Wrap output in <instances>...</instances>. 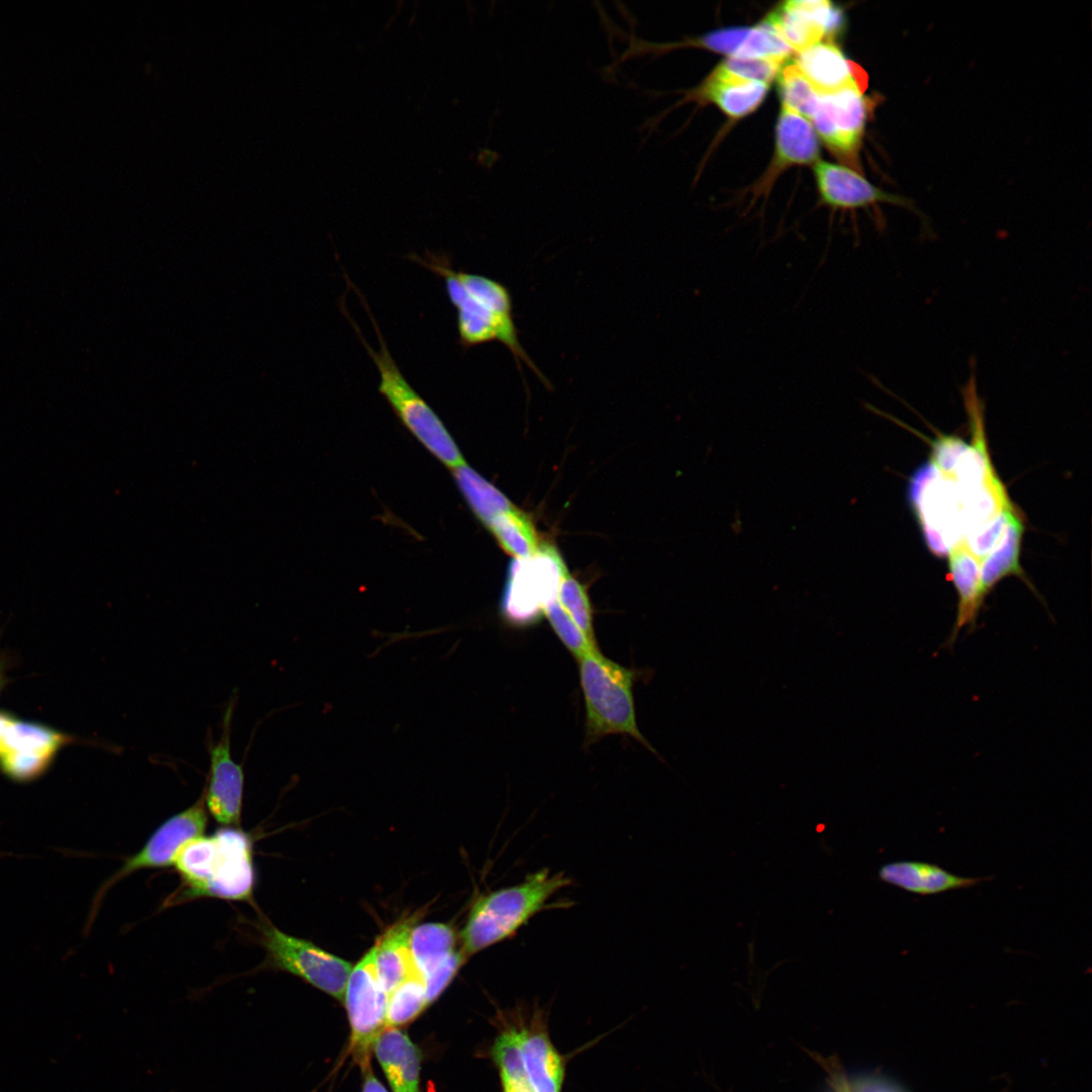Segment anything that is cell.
Listing matches in <instances>:
<instances>
[{
  "label": "cell",
  "instance_id": "cell-1",
  "mask_svg": "<svg viewBox=\"0 0 1092 1092\" xmlns=\"http://www.w3.org/2000/svg\"><path fill=\"white\" fill-rule=\"evenodd\" d=\"M408 258L443 279L448 299L456 309L459 343L463 348L497 341L512 353L523 380L521 361L543 384L550 386L520 342L512 296L503 283L484 275L455 270L444 254L412 253Z\"/></svg>",
  "mask_w": 1092,
  "mask_h": 1092
},
{
  "label": "cell",
  "instance_id": "cell-2",
  "mask_svg": "<svg viewBox=\"0 0 1092 1092\" xmlns=\"http://www.w3.org/2000/svg\"><path fill=\"white\" fill-rule=\"evenodd\" d=\"M489 1050L502 1092H562L569 1056L555 1046L549 1012L538 1003L520 1002L498 1010Z\"/></svg>",
  "mask_w": 1092,
  "mask_h": 1092
},
{
  "label": "cell",
  "instance_id": "cell-3",
  "mask_svg": "<svg viewBox=\"0 0 1092 1092\" xmlns=\"http://www.w3.org/2000/svg\"><path fill=\"white\" fill-rule=\"evenodd\" d=\"M571 884L565 874L545 868L515 886L478 897L459 934L462 951L469 958L515 936L538 913L568 907L565 901H550Z\"/></svg>",
  "mask_w": 1092,
  "mask_h": 1092
},
{
  "label": "cell",
  "instance_id": "cell-4",
  "mask_svg": "<svg viewBox=\"0 0 1092 1092\" xmlns=\"http://www.w3.org/2000/svg\"><path fill=\"white\" fill-rule=\"evenodd\" d=\"M347 282L359 296L378 339L379 349L375 350L366 342L345 304H341L345 316L378 370L380 376L378 391L401 424L443 464L453 469L466 464L442 420L400 371L363 294L350 280Z\"/></svg>",
  "mask_w": 1092,
  "mask_h": 1092
},
{
  "label": "cell",
  "instance_id": "cell-5",
  "mask_svg": "<svg viewBox=\"0 0 1092 1092\" xmlns=\"http://www.w3.org/2000/svg\"><path fill=\"white\" fill-rule=\"evenodd\" d=\"M585 706V743L610 734H627L650 750L635 714V671L604 656L599 649L577 659Z\"/></svg>",
  "mask_w": 1092,
  "mask_h": 1092
},
{
  "label": "cell",
  "instance_id": "cell-6",
  "mask_svg": "<svg viewBox=\"0 0 1092 1092\" xmlns=\"http://www.w3.org/2000/svg\"><path fill=\"white\" fill-rule=\"evenodd\" d=\"M566 575V566L551 545H540L534 554L514 559L500 600L502 616L514 625L535 622L557 599Z\"/></svg>",
  "mask_w": 1092,
  "mask_h": 1092
},
{
  "label": "cell",
  "instance_id": "cell-7",
  "mask_svg": "<svg viewBox=\"0 0 1092 1092\" xmlns=\"http://www.w3.org/2000/svg\"><path fill=\"white\" fill-rule=\"evenodd\" d=\"M259 926L266 950V968L298 977L330 996L343 1000L352 964L309 940L287 934L264 920Z\"/></svg>",
  "mask_w": 1092,
  "mask_h": 1092
},
{
  "label": "cell",
  "instance_id": "cell-8",
  "mask_svg": "<svg viewBox=\"0 0 1092 1092\" xmlns=\"http://www.w3.org/2000/svg\"><path fill=\"white\" fill-rule=\"evenodd\" d=\"M387 998L377 975L374 942L352 967L343 998L351 1028L348 1054L362 1071L370 1068L374 1042L386 1027Z\"/></svg>",
  "mask_w": 1092,
  "mask_h": 1092
},
{
  "label": "cell",
  "instance_id": "cell-9",
  "mask_svg": "<svg viewBox=\"0 0 1092 1092\" xmlns=\"http://www.w3.org/2000/svg\"><path fill=\"white\" fill-rule=\"evenodd\" d=\"M71 740L53 728L0 712V770L15 782L33 781Z\"/></svg>",
  "mask_w": 1092,
  "mask_h": 1092
},
{
  "label": "cell",
  "instance_id": "cell-10",
  "mask_svg": "<svg viewBox=\"0 0 1092 1092\" xmlns=\"http://www.w3.org/2000/svg\"><path fill=\"white\" fill-rule=\"evenodd\" d=\"M213 836L215 849L197 898L250 902L255 886V871L249 835L239 828L226 826L217 829Z\"/></svg>",
  "mask_w": 1092,
  "mask_h": 1092
},
{
  "label": "cell",
  "instance_id": "cell-11",
  "mask_svg": "<svg viewBox=\"0 0 1092 1092\" xmlns=\"http://www.w3.org/2000/svg\"><path fill=\"white\" fill-rule=\"evenodd\" d=\"M207 825V812L202 796L195 804L167 819L151 835L144 847L130 856L101 892L120 879L142 869L164 868L173 866L182 847L191 840L203 835Z\"/></svg>",
  "mask_w": 1092,
  "mask_h": 1092
},
{
  "label": "cell",
  "instance_id": "cell-12",
  "mask_svg": "<svg viewBox=\"0 0 1092 1092\" xmlns=\"http://www.w3.org/2000/svg\"><path fill=\"white\" fill-rule=\"evenodd\" d=\"M867 88L853 85L820 94L813 124L825 144L836 154L854 157L862 139L869 103Z\"/></svg>",
  "mask_w": 1092,
  "mask_h": 1092
},
{
  "label": "cell",
  "instance_id": "cell-13",
  "mask_svg": "<svg viewBox=\"0 0 1092 1092\" xmlns=\"http://www.w3.org/2000/svg\"><path fill=\"white\" fill-rule=\"evenodd\" d=\"M232 704L223 719L219 741L209 749L210 769L205 791V807L213 819L223 826H239L244 790V772L231 755L230 730Z\"/></svg>",
  "mask_w": 1092,
  "mask_h": 1092
},
{
  "label": "cell",
  "instance_id": "cell-14",
  "mask_svg": "<svg viewBox=\"0 0 1092 1092\" xmlns=\"http://www.w3.org/2000/svg\"><path fill=\"white\" fill-rule=\"evenodd\" d=\"M797 53L835 33L842 25V13L824 0H792L764 20Z\"/></svg>",
  "mask_w": 1092,
  "mask_h": 1092
},
{
  "label": "cell",
  "instance_id": "cell-15",
  "mask_svg": "<svg viewBox=\"0 0 1092 1092\" xmlns=\"http://www.w3.org/2000/svg\"><path fill=\"white\" fill-rule=\"evenodd\" d=\"M814 173L823 202L833 208L854 209L881 202L913 208L907 198L876 187L859 173L844 166L818 162Z\"/></svg>",
  "mask_w": 1092,
  "mask_h": 1092
},
{
  "label": "cell",
  "instance_id": "cell-16",
  "mask_svg": "<svg viewBox=\"0 0 1092 1092\" xmlns=\"http://www.w3.org/2000/svg\"><path fill=\"white\" fill-rule=\"evenodd\" d=\"M819 94H828L848 86L867 88L868 76L847 60L831 40L820 41L797 53L794 62Z\"/></svg>",
  "mask_w": 1092,
  "mask_h": 1092
},
{
  "label": "cell",
  "instance_id": "cell-17",
  "mask_svg": "<svg viewBox=\"0 0 1092 1092\" xmlns=\"http://www.w3.org/2000/svg\"><path fill=\"white\" fill-rule=\"evenodd\" d=\"M878 876L887 884L922 896L972 888L989 880L987 877H960L937 864L913 860L885 863L879 869Z\"/></svg>",
  "mask_w": 1092,
  "mask_h": 1092
},
{
  "label": "cell",
  "instance_id": "cell-18",
  "mask_svg": "<svg viewBox=\"0 0 1092 1092\" xmlns=\"http://www.w3.org/2000/svg\"><path fill=\"white\" fill-rule=\"evenodd\" d=\"M767 90L765 83L739 77L718 66L688 99L713 102L728 116L740 118L758 107Z\"/></svg>",
  "mask_w": 1092,
  "mask_h": 1092
},
{
  "label": "cell",
  "instance_id": "cell-19",
  "mask_svg": "<svg viewBox=\"0 0 1092 1092\" xmlns=\"http://www.w3.org/2000/svg\"><path fill=\"white\" fill-rule=\"evenodd\" d=\"M373 1051L393 1092H421V1052L406 1033L386 1026Z\"/></svg>",
  "mask_w": 1092,
  "mask_h": 1092
},
{
  "label": "cell",
  "instance_id": "cell-20",
  "mask_svg": "<svg viewBox=\"0 0 1092 1092\" xmlns=\"http://www.w3.org/2000/svg\"><path fill=\"white\" fill-rule=\"evenodd\" d=\"M416 921L415 915L404 918L391 925L375 941L377 975L387 994L415 968L411 933Z\"/></svg>",
  "mask_w": 1092,
  "mask_h": 1092
},
{
  "label": "cell",
  "instance_id": "cell-21",
  "mask_svg": "<svg viewBox=\"0 0 1092 1092\" xmlns=\"http://www.w3.org/2000/svg\"><path fill=\"white\" fill-rule=\"evenodd\" d=\"M776 133L777 167L808 165L816 162L819 156V143L812 124L784 103Z\"/></svg>",
  "mask_w": 1092,
  "mask_h": 1092
},
{
  "label": "cell",
  "instance_id": "cell-22",
  "mask_svg": "<svg viewBox=\"0 0 1092 1092\" xmlns=\"http://www.w3.org/2000/svg\"><path fill=\"white\" fill-rule=\"evenodd\" d=\"M458 935L450 924L429 922L415 925L411 950L416 969L423 978L458 949Z\"/></svg>",
  "mask_w": 1092,
  "mask_h": 1092
},
{
  "label": "cell",
  "instance_id": "cell-23",
  "mask_svg": "<svg viewBox=\"0 0 1092 1092\" xmlns=\"http://www.w3.org/2000/svg\"><path fill=\"white\" fill-rule=\"evenodd\" d=\"M454 477L470 509L486 527L514 508L504 493L466 464L454 468Z\"/></svg>",
  "mask_w": 1092,
  "mask_h": 1092
},
{
  "label": "cell",
  "instance_id": "cell-24",
  "mask_svg": "<svg viewBox=\"0 0 1092 1092\" xmlns=\"http://www.w3.org/2000/svg\"><path fill=\"white\" fill-rule=\"evenodd\" d=\"M487 528L515 559L534 554L541 545L530 519L515 508L495 517Z\"/></svg>",
  "mask_w": 1092,
  "mask_h": 1092
},
{
  "label": "cell",
  "instance_id": "cell-25",
  "mask_svg": "<svg viewBox=\"0 0 1092 1092\" xmlns=\"http://www.w3.org/2000/svg\"><path fill=\"white\" fill-rule=\"evenodd\" d=\"M428 1006L426 984L416 967L389 994L386 1026L398 1027L412 1022Z\"/></svg>",
  "mask_w": 1092,
  "mask_h": 1092
},
{
  "label": "cell",
  "instance_id": "cell-26",
  "mask_svg": "<svg viewBox=\"0 0 1092 1092\" xmlns=\"http://www.w3.org/2000/svg\"><path fill=\"white\" fill-rule=\"evenodd\" d=\"M778 79L783 103L806 119H812L819 104L820 94L798 66L792 63L782 67Z\"/></svg>",
  "mask_w": 1092,
  "mask_h": 1092
},
{
  "label": "cell",
  "instance_id": "cell-27",
  "mask_svg": "<svg viewBox=\"0 0 1092 1092\" xmlns=\"http://www.w3.org/2000/svg\"><path fill=\"white\" fill-rule=\"evenodd\" d=\"M793 50L764 21L749 27L748 34L734 57L786 61Z\"/></svg>",
  "mask_w": 1092,
  "mask_h": 1092
},
{
  "label": "cell",
  "instance_id": "cell-28",
  "mask_svg": "<svg viewBox=\"0 0 1092 1092\" xmlns=\"http://www.w3.org/2000/svg\"><path fill=\"white\" fill-rule=\"evenodd\" d=\"M557 601L586 638L597 644L590 603L584 587L567 574L560 584Z\"/></svg>",
  "mask_w": 1092,
  "mask_h": 1092
},
{
  "label": "cell",
  "instance_id": "cell-29",
  "mask_svg": "<svg viewBox=\"0 0 1092 1092\" xmlns=\"http://www.w3.org/2000/svg\"><path fill=\"white\" fill-rule=\"evenodd\" d=\"M544 616L563 645L578 659L583 654L597 650L598 645L590 642L582 631L562 609L557 599L547 606Z\"/></svg>",
  "mask_w": 1092,
  "mask_h": 1092
},
{
  "label": "cell",
  "instance_id": "cell-30",
  "mask_svg": "<svg viewBox=\"0 0 1092 1092\" xmlns=\"http://www.w3.org/2000/svg\"><path fill=\"white\" fill-rule=\"evenodd\" d=\"M784 61L728 58L719 67L739 77L767 84L781 71Z\"/></svg>",
  "mask_w": 1092,
  "mask_h": 1092
},
{
  "label": "cell",
  "instance_id": "cell-31",
  "mask_svg": "<svg viewBox=\"0 0 1092 1092\" xmlns=\"http://www.w3.org/2000/svg\"><path fill=\"white\" fill-rule=\"evenodd\" d=\"M467 960L460 946L424 977L428 1005L441 996Z\"/></svg>",
  "mask_w": 1092,
  "mask_h": 1092
},
{
  "label": "cell",
  "instance_id": "cell-32",
  "mask_svg": "<svg viewBox=\"0 0 1092 1092\" xmlns=\"http://www.w3.org/2000/svg\"><path fill=\"white\" fill-rule=\"evenodd\" d=\"M843 1092H902L897 1087L884 1083L881 1081H864L853 1087L852 1090L848 1088Z\"/></svg>",
  "mask_w": 1092,
  "mask_h": 1092
},
{
  "label": "cell",
  "instance_id": "cell-33",
  "mask_svg": "<svg viewBox=\"0 0 1092 1092\" xmlns=\"http://www.w3.org/2000/svg\"><path fill=\"white\" fill-rule=\"evenodd\" d=\"M364 1082L362 1092H387L385 1087L374 1076L371 1067L364 1070Z\"/></svg>",
  "mask_w": 1092,
  "mask_h": 1092
},
{
  "label": "cell",
  "instance_id": "cell-34",
  "mask_svg": "<svg viewBox=\"0 0 1092 1092\" xmlns=\"http://www.w3.org/2000/svg\"><path fill=\"white\" fill-rule=\"evenodd\" d=\"M6 684V662L4 657L0 654V694Z\"/></svg>",
  "mask_w": 1092,
  "mask_h": 1092
}]
</instances>
